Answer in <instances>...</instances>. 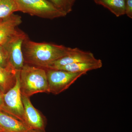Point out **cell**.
<instances>
[{
	"label": "cell",
	"mask_w": 132,
	"mask_h": 132,
	"mask_svg": "<svg viewBox=\"0 0 132 132\" xmlns=\"http://www.w3.org/2000/svg\"><path fill=\"white\" fill-rule=\"evenodd\" d=\"M0 111L4 112V104L3 101V93L0 89Z\"/></svg>",
	"instance_id": "cell-18"
},
{
	"label": "cell",
	"mask_w": 132,
	"mask_h": 132,
	"mask_svg": "<svg viewBox=\"0 0 132 132\" xmlns=\"http://www.w3.org/2000/svg\"><path fill=\"white\" fill-rule=\"evenodd\" d=\"M29 132H42V131H38V130H32Z\"/></svg>",
	"instance_id": "cell-19"
},
{
	"label": "cell",
	"mask_w": 132,
	"mask_h": 132,
	"mask_svg": "<svg viewBox=\"0 0 132 132\" xmlns=\"http://www.w3.org/2000/svg\"><path fill=\"white\" fill-rule=\"evenodd\" d=\"M97 59L92 52H86L75 48L70 53L55 61L46 69H55L59 67L68 64L93 61Z\"/></svg>",
	"instance_id": "cell-8"
},
{
	"label": "cell",
	"mask_w": 132,
	"mask_h": 132,
	"mask_svg": "<svg viewBox=\"0 0 132 132\" xmlns=\"http://www.w3.org/2000/svg\"><path fill=\"white\" fill-rule=\"evenodd\" d=\"M21 17L14 14L2 20L0 22V45H4L16 30V27L22 23Z\"/></svg>",
	"instance_id": "cell-9"
},
{
	"label": "cell",
	"mask_w": 132,
	"mask_h": 132,
	"mask_svg": "<svg viewBox=\"0 0 132 132\" xmlns=\"http://www.w3.org/2000/svg\"><path fill=\"white\" fill-rule=\"evenodd\" d=\"M73 49L53 43L35 42L27 37L22 47L25 64L45 69L55 61L70 53Z\"/></svg>",
	"instance_id": "cell-1"
},
{
	"label": "cell",
	"mask_w": 132,
	"mask_h": 132,
	"mask_svg": "<svg viewBox=\"0 0 132 132\" xmlns=\"http://www.w3.org/2000/svg\"><path fill=\"white\" fill-rule=\"evenodd\" d=\"M24 106V123L31 130L45 131V122L42 116L31 103L29 97L21 94Z\"/></svg>",
	"instance_id": "cell-7"
},
{
	"label": "cell",
	"mask_w": 132,
	"mask_h": 132,
	"mask_svg": "<svg viewBox=\"0 0 132 132\" xmlns=\"http://www.w3.org/2000/svg\"><path fill=\"white\" fill-rule=\"evenodd\" d=\"M18 11L15 0H0V20Z\"/></svg>",
	"instance_id": "cell-14"
},
{
	"label": "cell",
	"mask_w": 132,
	"mask_h": 132,
	"mask_svg": "<svg viewBox=\"0 0 132 132\" xmlns=\"http://www.w3.org/2000/svg\"><path fill=\"white\" fill-rule=\"evenodd\" d=\"M0 127L4 132H29L32 130L22 121L1 111Z\"/></svg>",
	"instance_id": "cell-10"
},
{
	"label": "cell",
	"mask_w": 132,
	"mask_h": 132,
	"mask_svg": "<svg viewBox=\"0 0 132 132\" xmlns=\"http://www.w3.org/2000/svg\"><path fill=\"white\" fill-rule=\"evenodd\" d=\"M102 65L103 64L101 60L97 59L96 60L93 61L68 64L59 67L55 69L64 70L72 72H87L88 71L101 68Z\"/></svg>",
	"instance_id": "cell-11"
},
{
	"label": "cell",
	"mask_w": 132,
	"mask_h": 132,
	"mask_svg": "<svg viewBox=\"0 0 132 132\" xmlns=\"http://www.w3.org/2000/svg\"><path fill=\"white\" fill-rule=\"evenodd\" d=\"M2 20H0V22H1V21Z\"/></svg>",
	"instance_id": "cell-21"
},
{
	"label": "cell",
	"mask_w": 132,
	"mask_h": 132,
	"mask_svg": "<svg viewBox=\"0 0 132 132\" xmlns=\"http://www.w3.org/2000/svg\"><path fill=\"white\" fill-rule=\"evenodd\" d=\"M17 71L11 68H5L0 67V89L3 94L15 85Z\"/></svg>",
	"instance_id": "cell-12"
},
{
	"label": "cell",
	"mask_w": 132,
	"mask_h": 132,
	"mask_svg": "<svg viewBox=\"0 0 132 132\" xmlns=\"http://www.w3.org/2000/svg\"><path fill=\"white\" fill-rule=\"evenodd\" d=\"M49 93L57 95L69 88L87 72H72L59 69H45Z\"/></svg>",
	"instance_id": "cell-4"
},
{
	"label": "cell",
	"mask_w": 132,
	"mask_h": 132,
	"mask_svg": "<svg viewBox=\"0 0 132 132\" xmlns=\"http://www.w3.org/2000/svg\"><path fill=\"white\" fill-rule=\"evenodd\" d=\"M22 94L27 97L40 93H49L46 69L24 64L20 71Z\"/></svg>",
	"instance_id": "cell-2"
},
{
	"label": "cell",
	"mask_w": 132,
	"mask_h": 132,
	"mask_svg": "<svg viewBox=\"0 0 132 132\" xmlns=\"http://www.w3.org/2000/svg\"><path fill=\"white\" fill-rule=\"evenodd\" d=\"M20 73V71L16 72V83L14 86L3 94L4 112L24 123V108L22 100Z\"/></svg>",
	"instance_id": "cell-5"
},
{
	"label": "cell",
	"mask_w": 132,
	"mask_h": 132,
	"mask_svg": "<svg viewBox=\"0 0 132 132\" xmlns=\"http://www.w3.org/2000/svg\"><path fill=\"white\" fill-rule=\"evenodd\" d=\"M0 132H4L3 130H2V129L1 127H0Z\"/></svg>",
	"instance_id": "cell-20"
},
{
	"label": "cell",
	"mask_w": 132,
	"mask_h": 132,
	"mask_svg": "<svg viewBox=\"0 0 132 132\" xmlns=\"http://www.w3.org/2000/svg\"><path fill=\"white\" fill-rule=\"evenodd\" d=\"M18 11L43 19H54L67 15L48 0H15Z\"/></svg>",
	"instance_id": "cell-3"
},
{
	"label": "cell",
	"mask_w": 132,
	"mask_h": 132,
	"mask_svg": "<svg viewBox=\"0 0 132 132\" xmlns=\"http://www.w3.org/2000/svg\"><path fill=\"white\" fill-rule=\"evenodd\" d=\"M0 67L5 68H13L10 64L9 57L6 50L4 46L1 45H0Z\"/></svg>",
	"instance_id": "cell-16"
},
{
	"label": "cell",
	"mask_w": 132,
	"mask_h": 132,
	"mask_svg": "<svg viewBox=\"0 0 132 132\" xmlns=\"http://www.w3.org/2000/svg\"><path fill=\"white\" fill-rule=\"evenodd\" d=\"M125 14L128 17L132 18V0H126Z\"/></svg>",
	"instance_id": "cell-17"
},
{
	"label": "cell",
	"mask_w": 132,
	"mask_h": 132,
	"mask_svg": "<svg viewBox=\"0 0 132 132\" xmlns=\"http://www.w3.org/2000/svg\"><path fill=\"white\" fill-rule=\"evenodd\" d=\"M57 8L67 15L72 11L76 0H48Z\"/></svg>",
	"instance_id": "cell-15"
},
{
	"label": "cell",
	"mask_w": 132,
	"mask_h": 132,
	"mask_svg": "<svg viewBox=\"0 0 132 132\" xmlns=\"http://www.w3.org/2000/svg\"><path fill=\"white\" fill-rule=\"evenodd\" d=\"M27 37L24 32L16 29L7 42L3 45L7 51L10 65L16 71H20L25 64L22 47Z\"/></svg>",
	"instance_id": "cell-6"
},
{
	"label": "cell",
	"mask_w": 132,
	"mask_h": 132,
	"mask_svg": "<svg viewBox=\"0 0 132 132\" xmlns=\"http://www.w3.org/2000/svg\"><path fill=\"white\" fill-rule=\"evenodd\" d=\"M98 5L108 9L117 17L125 14L126 0H94Z\"/></svg>",
	"instance_id": "cell-13"
}]
</instances>
